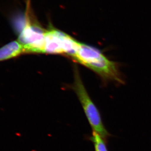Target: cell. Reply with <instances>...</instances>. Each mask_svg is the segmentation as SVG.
I'll use <instances>...</instances> for the list:
<instances>
[{"mask_svg":"<svg viewBox=\"0 0 151 151\" xmlns=\"http://www.w3.org/2000/svg\"><path fill=\"white\" fill-rule=\"evenodd\" d=\"M73 59L90 68L100 76L105 81L123 84L124 81L115 63L112 62L96 49L80 43Z\"/></svg>","mask_w":151,"mask_h":151,"instance_id":"1","label":"cell"},{"mask_svg":"<svg viewBox=\"0 0 151 151\" xmlns=\"http://www.w3.org/2000/svg\"><path fill=\"white\" fill-rule=\"evenodd\" d=\"M74 71V81L71 86V89L74 91L79 100L92 132L97 133L107 140L110 134L103 123L101 113L87 92L77 68H75Z\"/></svg>","mask_w":151,"mask_h":151,"instance_id":"2","label":"cell"},{"mask_svg":"<svg viewBox=\"0 0 151 151\" xmlns=\"http://www.w3.org/2000/svg\"><path fill=\"white\" fill-rule=\"evenodd\" d=\"M79 42L66 33L51 26L46 29L43 53L66 54L74 58Z\"/></svg>","mask_w":151,"mask_h":151,"instance_id":"3","label":"cell"},{"mask_svg":"<svg viewBox=\"0 0 151 151\" xmlns=\"http://www.w3.org/2000/svg\"><path fill=\"white\" fill-rule=\"evenodd\" d=\"M27 19L17 40L24 47L26 53H43L46 29Z\"/></svg>","mask_w":151,"mask_h":151,"instance_id":"4","label":"cell"},{"mask_svg":"<svg viewBox=\"0 0 151 151\" xmlns=\"http://www.w3.org/2000/svg\"><path fill=\"white\" fill-rule=\"evenodd\" d=\"M25 53L24 47L18 40L11 42L0 48V62L18 57Z\"/></svg>","mask_w":151,"mask_h":151,"instance_id":"5","label":"cell"},{"mask_svg":"<svg viewBox=\"0 0 151 151\" xmlns=\"http://www.w3.org/2000/svg\"><path fill=\"white\" fill-rule=\"evenodd\" d=\"M90 139L93 144L95 151H108L107 145V140L97 133L92 132Z\"/></svg>","mask_w":151,"mask_h":151,"instance_id":"6","label":"cell"}]
</instances>
